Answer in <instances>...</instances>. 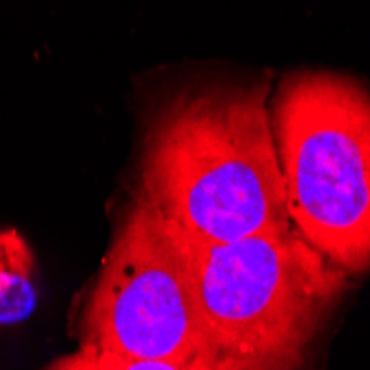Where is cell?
Masks as SVG:
<instances>
[{"label": "cell", "instance_id": "cell-1", "mask_svg": "<svg viewBox=\"0 0 370 370\" xmlns=\"http://www.w3.org/2000/svg\"><path fill=\"white\" fill-rule=\"evenodd\" d=\"M268 102V80L176 91L146 126L140 202L211 244L291 228Z\"/></svg>", "mask_w": 370, "mask_h": 370}, {"label": "cell", "instance_id": "cell-2", "mask_svg": "<svg viewBox=\"0 0 370 370\" xmlns=\"http://www.w3.org/2000/svg\"><path fill=\"white\" fill-rule=\"evenodd\" d=\"M180 235L213 368L297 370L346 273L295 226L231 244Z\"/></svg>", "mask_w": 370, "mask_h": 370}, {"label": "cell", "instance_id": "cell-3", "mask_svg": "<svg viewBox=\"0 0 370 370\" xmlns=\"http://www.w3.org/2000/svg\"><path fill=\"white\" fill-rule=\"evenodd\" d=\"M291 224L346 275L370 268V89L339 71L297 69L271 96Z\"/></svg>", "mask_w": 370, "mask_h": 370}, {"label": "cell", "instance_id": "cell-4", "mask_svg": "<svg viewBox=\"0 0 370 370\" xmlns=\"http://www.w3.org/2000/svg\"><path fill=\"white\" fill-rule=\"evenodd\" d=\"M82 346L144 359H208L182 235L144 202L124 215L82 311ZM211 361V359H208Z\"/></svg>", "mask_w": 370, "mask_h": 370}, {"label": "cell", "instance_id": "cell-5", "mask_svg": "<svg viewBox=\"0 0 370 370\" xmlns=\"http://www.w3.org/2000/svg\"><path fill=\"white\" fill-rule=\"evenodd\" d=\"M36 304V255L18 228L0 226V328L23 324Z\"/></svg>", "mask_w": 370, "mask_h": 370}, {"label": "cell", "instance_id": "cell-6", "mask_svg": "<svg viewBox=\"0 0 370 370\" xmlns=\"http://www.w3.org/2000/svg\"><path fill=\"white\" fill-rule=\"evenodd\" d=\"M86 348L98 366L102 370H215L208 359H191V361H176V359H144V357H129L111 351H96Z\"/></svg>", "mask_w": 370, "mask_h": 370}, {"label": "cell", "instance_id": "cell-7", "mask_svg": "<svg viewBox=\"0 0 370 370\" xmlns=\"http://www.w3.org/2000/svg\"><path fill=\"white\" fill-rule=\"evenodd\" d=\"M45 370H102V368L98 366V361L93 359V355L86 348H80L78 353L64 355V357L51 361Z\"/></svg>", "mask_w": 370, "mask_h": 370}]
</instances>
